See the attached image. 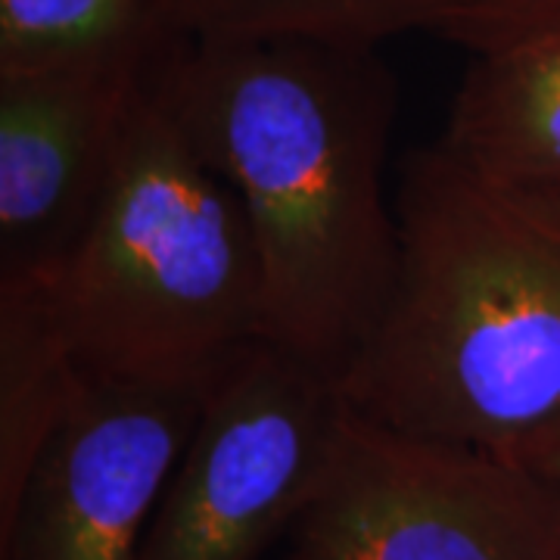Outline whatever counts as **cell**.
I'll return each instance as SVG.
<instances>
[{
  "instance_id": "1",
  "label": "cell",
  "mask_w": 560,
  "mask_h": 560,
  "mask_svg": "<svg viewBox=\"0 0 560 560\" xmlns=\"http://www.w3.org/2000/svg\"><path fill=\"white\" fill-rule=\"evenodd\" d=\"M147 81L246 212L265 342L340 383L399 265V219L383 180L396 75L381 50L168 40Z\"/></svg>"
},
{
  "instance_id": "2",
  "label": "cell",
  "mask_w": 560,
  "mask_h": 560,
  "mask_svg": "<svg viewBox=\"0 0 560 560\" xmlns=\"http://www.w3.org/2000/svg\"><path fill=\"white\" fill-rule=\"evenodd\" d=\"M399 265L340 393L418 440L511 455L560 423V215L442 140L405 160Z\"/></svg>"
},
{
  "instance_id": "3",
  "label": "cell",
  "mask_w": 560,
  "mask_h": 560,
  "mask_svg": "<svg viewBox=\"0 0 560 560\" xmlns=\"http://www.w3.org/2000/svg\"><path fill=\"white\" fill-rule=\"evenodd\" d=\"M40 268L81 368L101 381L209 393L265 340L246 212L147 72L91 219Z\"/></svg>"
},
{
  "instance_id": "4",
  "label": "cell",
  "mask_w": 560,
  "mask_h": 560,
  "mask_svg": "<svg viewBox=\"0 0 560 560\" xmlns=\"http://www.w3.org/2000/svg\"><path fill=\"white\" fill-rule=\"evenodd\" d=\"M278 560H560V482L346 401L334 458Z\"/></svg>"
},
{
  "instance_id": "5",
  "label": "cell",
  "mask_w": 560,
  "mask_h": 560,
  "mask_svg": "<svg viewBox=\"0 0 560 560\" xmlns=\"http://www.w3.org/2000/svg\"><path fill=\"white\" fill-rule=\"evenodd\" d=\"M342 418L340 383L256 342L209 389L135 560L280 555L320 489Z\"/></svg>"
},
{
  "instance_id": "6",
  "label": "cell",
  "mask_w": 560,
  "mask_h": 560,
  "mask_svg": "<svg viewBox=\"0 0 560 560\" xmlns=\"http://www.w3.org/2000/svg\"><path fill=\"white\" fill-rule=\"evenodd\" d=\"M200 389L91 377L0 517V560H135L200 420Z\"/></svg>"
},
{
  "instance_id": "7",
  "label": "cell",
  "mask_w": 560,
  "mask_h": 560,
  "mask_svg": "<svg viewBox=\"0 0 560 560\" xmlns=\"http://www.w3.org/2000/svg\"><path fill=\"white\" fill-rule=\"evenodd\" d=\"M147 66L0 72V271L57 261L81 234Z\"/></svg>"
},
{
  "instance_id": "8",
  "label": "cell",
  "mask_w": 560,
  "mask_h": 560,
  "mask_svg": "<svg viewBox=\"0 0 560 560\" xmlns=\"http://www.w3.org/2000/svg\"><path fill=\"white\" fill-rule=\"evenodd\" d=\"M470 57L442 143L501 187L560 184V0H539Z\"/></svg>"
},
{
  "instance_id": "9",
  "label": "cell",
  "mask_w": 560,
  "mask_h": 560,
  "mask_svg": "<svg viewBox=\"0 0 560 560\" xmlns=\"http://www.w3.org/2000/svg\"><path fill=\"white\" fill-rule=\"evenodd\" d=\"M172 40H315L381 50L430 32L477 54L536 0H160Z\"/></svg>"
},
{
  "instance_id": "10",
  "label": "cell",
  "mask_w": 560,
  "mask_h": 560,
  "mask_svg": "<svg viewBox=\"0 0 560 560\" xmlns=\"http://www.w3.org/2000/svg\"><path fill=\"white\" fill-rule=\"evenodd\" d=\"M88 383L47 271H0V517Z\"/></svg>"
},
{
  "instance_id": "11",
  "label": "cell",
  "mask_w": 560,
  "mask_h": 560,
  "mask_svg": "<svg viewBox=\"0 0 560 560\" xmlns=\"http://www.w3.org/2000/svg\"><path fill=\"white\" fill-rule=\"evenodd\" d=\"M168 40L160 0H0V72L150 66Z\"/></svg>"
},
{
  "instance_id": "12",
  "label": "cell",
  "mask_w": 560,
  "mask_h": 560,
  "mask_svg": "<svg viewBox=\"0 0 560 560\" xmlns=\"http://www.w3.org/2000/svg\"><path fill=\"white\" fill-rule=\"evenodd\" d=\"M501 458L517 460V464L536 470L541 477L560 482V423L539 433L536 440L523 442L521 448H514L511 455H501Z\"/></svg>"
},
{
  "instance_id": "13",
  "label": "cell",
  "mask_w": 560,
  "mask_h": 560,
  "mask_svg": "<svg viewBox=\"0 0 560 560\" xmlns=\"http://www.w3.org/2000/svg\"><path fill=\"white\" fill-rule=\"evenodd\" d=\"M536 197H539V200L545 202V206H548L551 212H558V215H560V184H555V187H548V190H539Z\"/></svg>"
}]
</instances>
